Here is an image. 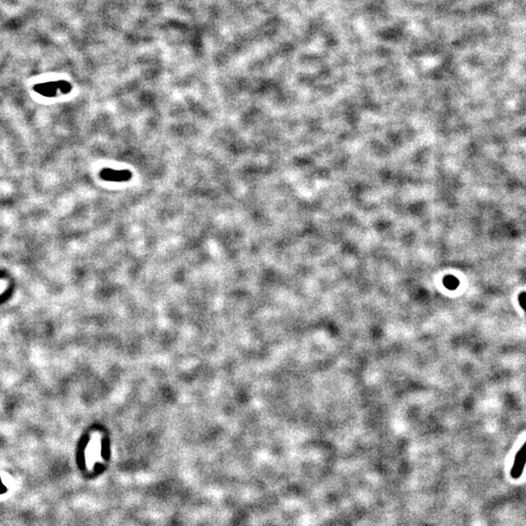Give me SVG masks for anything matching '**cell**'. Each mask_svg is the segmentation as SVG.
Wrapping results in <instances>:
<instances>
[{
    "instance_id": "2",
    "label": "cell",
    "mask_w": 526,
    "mask_h": 526,
    "mask_svg": "<svg viewBox=\"0 0 526 526\" xmlns=\"http://www.w3.org/2000/svg\"><path fill=\"white\" fill-rule=\"evenodd\" d=\"M101 177L107 181H128L132 178V173L128 170L116 171L112 169H104L100 174Z\"/></svg>"
},
{
    "instance_id": "1",
    "label": "cell",
    "mask_w": 526,
    "mask_h": 526,
    "mask_svg": "<svg viewBox=\"0 0 526 526\" xmlns=\"http://www.w3.org/2000/svg\"><path fill=\"white\" fill-rule=\"evenodd\" d=\"M526 465V442L522 448L517 452L513 467L511 469V477L515 480L520 479L523 476Z\"/></svg>"
},
{
    "instance_id": "3",
    "label": "cell",
    "mask_w": 526,
    "mask_h": 526,
    "mask_svg": "<svg viewBox=\"0 0 526 526\" xmlns=\"http://www.w3.org/2000/svg\"><path fill=\"white\" fill-rule=\"evenodd\" d=\"M36 91H38L42 95L45 96H54L56 94V91L59 89L63 93H67L70 90V86L69 83L66 82H57V83H46L37 86Z\"/></svg>"
},
{
    "instance_id": "5",
    "label": "cell",
    "mask_w": 526,
    "mask_h": 526,
    "mask_svg": "<svg viewBox=\"0 0 526 526\" xmlns=\"http://www.w3.org/2000/svg\"><path fill=\"white\" fill-rule=\"evenodd\" d=\"M519 303L521 307L526 312V292H522L519 295Z\"/></svg>"
},
{
    "instance_id": "4",
    "label": "cell",
    "mask_w": 526,
    "mask_h": 526,
    "mask_svg": "<svg viewBox=\"0 0 526 526\" xmlns=\"http://www.w3.org/2000/svg\"><path fill=\"white\" fill-rule=\"evenodd\" d=\"M460 284L459 280L452 276V275H448V276H445V279H444V285H445L446 288L450 289V290H454L456 289Z\"/></svg>"
}]
</instances>
